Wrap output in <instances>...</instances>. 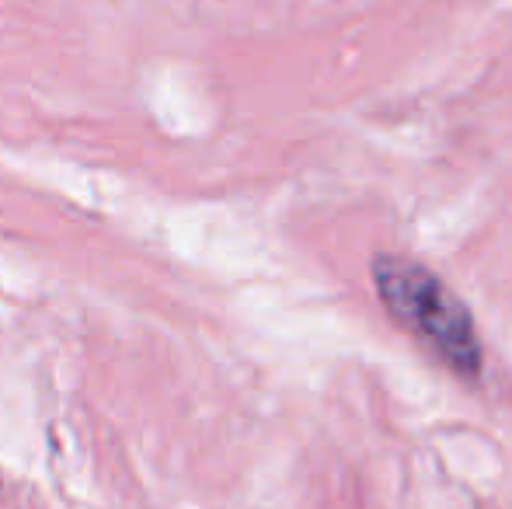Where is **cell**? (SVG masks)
Segmentation results:
<instances>
[{"label": "cell", "mask_w": 512, "mask_h": 509, "mask_svg": "<svg viewBox=\"0 0 512 509\" xmlns=\"http://www.w3.org/2000/svg\"><path fill=\"white\" fill-rule=\"evenodd\" d=\"M373 283L401 328H408L418 342L432 349L453 374L474 377L481 374V342L474 332V318L453 290L429 272L425 265L401 255H377L373 262Z\"/></svg>", "instance_id": "cell-1"}]
</instances>
